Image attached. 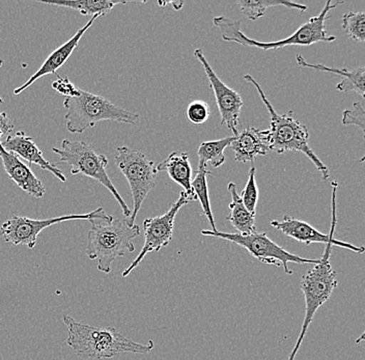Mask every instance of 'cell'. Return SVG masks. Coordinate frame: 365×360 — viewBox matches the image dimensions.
Instances as JSON below:
<instances>
[{"label":"cell","instance_id":"6da1fadb","mask_svg":"<svg viewBox=\"0 0 365 360\" xmlns=\"http://www.w3.org/2000/svg\"><path fill=\"white\" fill-rule=\"evenodd\" d=\"M63 321L67 326V345L81 359H113L124 353L148 354L154 349L153 341L136 343L113 327L82 324L68 314L63 316Z\"/></svg>","mask_w":365,"mask_h":360},{"label":"cell","instance_id":"7a4b0ae2","mask_svg":"<svg viewBox=\"0 0 365 360\" xmlns=\"http://www.w3.org/2000/svg\"><path fill=\"white\" fill-rule=\"evenodd\" d=\"M344 4L337 1L332 4L328 0L322 12L316 17L310 18L307 22L301 25L293 35L287 36L284 40L275 41V42H259L248 38L241 31V22L238 20L230 19L225 16H219L214 18L213 24L221 34L222 40L227 42H235L245 47H255L268 51V50L280 49L287 46H310L319 42L331 43L336 40V36H328L326 29V20L333 9L337 8Z\"/></svg>","mask_w":365,"mask_h":360},{"label":"cell","instance_id":"3957f363","mask_svg":"<svg viewBox=\"0 0 365 360\" xmlns=\"http://www.w3.org/2000/svg\"><path fill=\"white\" fill-rule=\"evenodd\" d=\"M244 79L257 88L262 103L270 113V128L262 131L270 152H276L277 154H284L287 151L303 153L318 168L323 180L326 181L329 179L330 173L327 166L319 160L316 153L309 147V133L307 126L294 118L293 111H289L287 115H279L264 95L261 86L251 75H245Z\"/></svg>","mask_w":365,"mask_h":360},{"label":"cell","instance_id":"277c9868","mask_svg":"<svg viewBox=\"0 0 365 360\" xmlns=\"http://www.w3.org/2000/svg\"><path fill=\"white\" fill-rule=\"evenodd\" d=\"M139 235L138 225H128L125 220L113 217L109 222H91L86 256L90 259H98V270L108 274L116 259L135 250L133 240Z\"/></svg>","mask_w":365,"mask_h":360},{"label":"cell","instance_id":"5b68a950","mask_svg":"<svg viewBox=\"0 0 365 360\" xmlns=\"http://www.w3.org/2000/svg\"><path fill=\"white\" fill-rule=\"evenodd\" d=\"M63 106L67 109L66 128L71 133H83L102 120L135 125L139 118L106 98L83 90H79L77 97L66 98Z\"/></svg>","mask_w":365,"mask_h":360},{"label":"cell","instance_id":"8992f818","mask_svg":"<svg viewBox=\"0 0 365 360\" xmlns=\"http://www.w3.org/2000/svg\"><path fill=\"white\" fill-rule=\"evenodd\" d=\"M332 246V243L326 245L325 252L319 263L307 271L301 279L300 288L305 300L304 320H303L300 334L287 360H295L297 353L299 352V349L301 348L307 336L308 328L314 321V314L322 305L328 302L333 291L339 284L336 272L333 270L330 264Z\"/></svg>","mask_w":365,"mask_h":360},{"label":"cell","instance_id":"52a82bcc","mask_svg":"<svg viewBox=\"0 0 365 360\" xmlns=\"http://www.w3.org/2000/svg\"><path fill=\"white\" fill-rule=\"evenodd\" d=\"M52 150L59 157V163L71 165V174L86 175L104 186L120 205L125 220L130 217L131 210L120 197L107 173L108 159L106 156L98 154L90 143L82 140H63L61 148Z\"/></svg>","mask_w":365,"mask_h":360},{"label":"cell","instance_id":"ba28073f","mask_svg":"<svg viewBox=\"0 0 365 360\" xmlns=\"http://www.w3.org/2000/svg\"><path fill=\"white\" fill-rule=\"evenodd\" d=\"M202 236L214 237V238L223 239L243 247L248 252L267 265L276 266L284 268L287 275L293 274V270L289 267V264H299V265H317L319 259H307L296 256L287 252L282 246L276 245L269 238L266 232H252L250 235H241L238 232H225L219 231H209L204 230Z\"/></svg>","mask_w":365,"mask_h":360},{"label":"cell","instance_id":"9c48e42d","mask_svg":"<svg viewBox=\"0 0 365 360\" xmlns=\"http://www.w3.org/2000/svg\"><path fill=\"white\" fill-rule=\"evenodd\" d=\"M114 161L118 170L125 175L131 189L133 211L125 221L128 225H134L145 197L156 187L158 174L157 165L148 160L143 153L128 147H118L116 149Z\"/></svg>","mask_w":365,"mask_h":360},{"label":"cell","instance_id":"30bf717a","mask_svg":"<svg viewBox=\"0 0 365 360\" xmlns=\"http://www.w3.org/2000/svg\"><path fill=\"white\" fill-rule=\"evenodd\" d=\"M113 217V216L108 215L102 207L93 210L90 213L70 214L48 220H31L21 216H14L1 225L0 234L6 243H11L16 246H26L29 250H34L38 235L52 225L72 220H88L91 223L95 221L109 222Z\"/></svg>","mask_w":365,"mask_h":360},{"label":"cell","instance_id":"8fae6325","mask_svg":"<svg viewBox=\"0 0 365 360\" xmlns=\"http://www.w3.org/2000/svg\"><path fill=\"white\" fill-rule=\"evenodd\" d=\"M193 200H196L195 195H190V193L182 191L177 202L171 205L170 208L165 214L157 216V217L148 218V220L143 221L145 245L141 248L138 256L132 262L131 265L123 272V277H127L134 269L138 267L139 264L143 262L148 254L158 252L160 250L170 245L171 239H173V227H175L177 214L179 213L182 207L186 206Z\"/></svg>","mask_w":365,"mask_h":360},{"label":"cell","instance_id":"7c38bea8","mask_svg":"<svg viewBox=\"0 0 365 360\" xmlns=\"http://www.w3.org/2000/svg\"><path fill=\"white\" fill-rule=\"evenodd\" d=\"M339 189V183L336 181L332 182V220H331L330 234L326 235L314 229L312 225L305 221L297 220L291 216L285 215L282 220H272L271 225L278 231L282 232L285 236L295 239L299 242L310 245L312 243H321V245H329L351 250L355 254H364L365 248L364 246H355L351 243L339 241L334 238L335 227H336V191Z\"/></svg>","mask_w":365,"mask_h":360},{"label":"cell","instance_id":"4fadbf2b","mask_svg":"<svg viewBox=\"0 0 365 360\" xmlns=\"http://www.w3.org/2000/svg\"><path fill=\"white\" fill-rule=\"evenodd\" d=\"M194 56L204 67L205 75L215 95L217 106L221 116L220 125L222 126L225 125L234 133V136L238 135L240 113L244 104L241 96L219 78L218 75L214 72L209 61L205 58L202 49H196L194 51Z\"/></svg>","mask_w":365,"mask_h":360},{"label":"cell","instance_id":"5bb4252c","mask_svg":"<svg viewBox=\"0 0 365 360\" xmlns=\"http://www.w3.org/2000/svg\"><path fill=\"white\" fill-rule=\"evenodd\" d=\"M0 143L6 151L13 153L19 158L21 157L29 164H36V165L40 166L42 170H48L61 183L67 182V178L63 175V173L57 168L56 164L50 163L49 161L46 160L42 151L38 149L33 138L26 135L25 132L19 131L9 134L6 140L0 141Z\"/></svg>","mask_w":365,"mask_h":360},{"label":"cell","instance_id":"9a60e30c","mask_svg":"<svg viewBox=\"0 0 365 360\" xmlns=\"http://www.w3.org/2000/svg\"><path fill=\"white\" fill-rule=\"evenodd\" d=\"M97 18L99 17H97V16L91 17L90 21L84 25L82 29H78V31H77V33L75 34V35L73 36L68 42H66L65 44L61 45V47L54 50V51L48 56L47 59H46L44 63L41 66L40 69L36 71L34 75H31V78H29V81L14 91V95H19V93L24 92L26 88L33 86L34 82L38 81V79L42 78V77L48 76V75L56 74L57 70L61 69V68L65 65L66 61L70 58V56H72L74 50L76 49L77 46H78L82 36H83L84 34H86V31L91 29V25L93 24V22L96 21Z\"/></svg>","mask_w":365,"mask_h":360},{"label":"cell","instance_id":"2e32d148","mask_svg":"<svg viewBox=\"0 0 365 360\" xmlns=\"http://www.w3.org/2000/svg\"><path fill=\"white\" fill-rule=\"evenodd\" d=\"M0 158H1L4 170L14 183L17 184L31 197H44L46 188L41 180L36 178L27 164L20 160L19 157L4 150L1 143H0Z\"/></svg>","mask_w":365,"mask_h":360},{"label":"cell","instance_id":"e0dca14e","mask_svg":"<svg viewBox=\"0 0 365 360\" xmlns=\"http://www.w3.org/2000/svg\"><path fill=\"white\" fill-rule=\"evenodd\" d=\"M230 147L235 152V160L241 163H252L257 156H266L270 153L262 130L255 127H247L234 136Z\"/></svg>","mask_w":365,"mask_h":360},{"label":"cell","instance_id":"ac0fdd59","mask_svg":"<svg viewBox=\"0 0 365 360\" xmlns=\"http://www.w3.org/2000/svg\"><path fill=\"white\" fill-rule=\"evenodd\" d=\"M296 61L300 67L319 71V72L329 73V74L334 75V76L341 77V83L336 86V90L339 92H355L364 98V67L357 68V69L352 71L334 69V68L327 67V66L321 65V63H308L301 54H297Z\"/></svg>","mask_w":365,"mask_h":360},{"label":"cell","instance_id":"d6986e66","mask_svg":"<svg viewBox=\"0 0 365 360\" xmlns=\"http://www.w3.org/2000/svg\"><path fill=\"white\" fill-rule=\"evenodd\" d=\"M158 172H166L171 180L184 189L185 192L195 195L192 190V168L187 153H171L157 165Z\"/></svg>","mask_w":365,"mask_h":360},{"label":"cell","instance_id":"ffe728a7","mask_svg":"<svg viewBox=\"0 0 365 360\" xmlns=\"http://www.w3.org/2000/svg\"><path fill=\"white\" fill-rule=\"evenodd\" d=\"M227 190L232 195V202L230 204V213L228 214L227 220L232 223L238 234L250 235L257 232L255 216L250 214V211L244 206L243 202L238 195L236 184L230 182L228 184Z\"/></svg>","mask_w":365,"mask_h":360},{"label":"cell","instance_id":"44dd1931","mask_svg":"<svg viewBox=\"0 0 365 360\" xmlns=\"http://www.w3.org/2000/svg\"><path fill=\"white\" fill-rule=\"evenodd\" d=\"M49 6H63L72 9L83 16H101L110 13L118 4H125L128 1H111V0H68V1H40Z\"/></svg>","mask_w":365,"mask_h":360},{"label":"cell","instance_id":"7402d4cb","mask_svg":"<svg viewBox=\"0 0 365 360\" xmlns=\"http://www.w3.org/2000/svg\"><path fill=\"white\" fill-rule=\"evenodd\" d=\"M240 11L246 18L255 21L266 14L267 9L274 6H285L287 9H295L301 13L307 12L308 6L297 2L287 1V0H238Z\"/></svg>","mask_w":365,"mask_h":360},{"label":"cell","instance_id":"603a6c76","mask_svg":"<svg viewBox=\"0 0 365 360\" xmlns=\"http://www.w3.org/2000/svg\"><path fill=\"white\" fill-rule=\"evenodd\" d=\"M232 140L234 136L200 143L197 150L198 165L207 166L210 163L213 168H220L225 163V150L230 147Z\"/></svg>","mask_w":365,"mask_h":360},{"label":"cell","instance_id":"cb8c5ba5","mask_svg":"<svg viewBox=\"0 0 365 360\" xmlns=\"http://www.w3.org/2000/svg\"><path fill=\"white\" fill-rule=\"evenodd\" d=\"M211 174L207 166L198 165L197 172L192 180V190L195 193L196 200H200L202 211L205 217L211 225L212 231H217L215 220H214L213 212L210 204L209 186H207V177Z\"/></svg>","mask_w":365,"mask_h":360},{"label":"cell","instance_id":"d4e9b609","mask_svg":"<svg viewBox=\"0 0 365 360\" xmlns=\"http://www.w3.org/2000/svg\"><path fill=\"white\" fill-rule=\"evenodd\" d=\"M342 29L346 36L354 41L364 43L365 41V14L364 12H349L344 14L341 21Z\"/></svg>","mask_w":365,"mask_h":360},{"label":"cell","instance_id":"484cf974","mask_svg":"<svg viewBox=\"0 0 365 360\" xmlns=\"http://www.w3.org/2000/svg\"><path fill=\"white\" fill-rule=\"evenodd\" d=\"M248 181L244 188L243 192L240 195L244 206L250 211V214L255 216L257 214V200H259V189H257V181H255V166L251 163Z\"/></svg>","mask_w":365,"mask_h":360},{"label":"cell","instance_id":"4316f807","mask_svg":"<svg viewBox=\"0 0 365 360\" xmlns=\"http://www.w3.org/2000/svg\"><path fill=\"white\" fill-rule=\"evenodd\" d=\"M341 123L344 126L359 127L362 133L365 132V111L364 105L360 102H354L352 109L344 110L342 113Z\"/></svg>","mask_w":365,"mask_h":360},{"label":"cell","instance_id":"83f0119b","mask_svg":"<svg viewBox=\"0 0 365 360\" xmlns=\"http://www.w3.org/2000/svg\"><path fill=\"white\" fill-rule=\"evenodd\" d=\"M211 115V109L207 102L195 100L189 104L187 109L188 120L194 125H202L207 122Z\"/></svg>","mask_w":365,"mask_h":360},{"label":"cell","instance_id":"f1b7e54d","mask_svg":"<svg viewBox=\"0 0 365 360\" xmlns=\"http://www.w3.org/2000/svg\"><path fill=\"white\" fill-rule=\"evenodd\" d=\"M52 88L57 93L65 96L66 98L77 97L79 90L70 81L68 77H61L57 75V81L52 83Z\"/></svg>","mask_w":365,"mask_h":360},{"label":"cell","instance_id":"f546056e","mask_svg":"<svg viewBox=\"0 0 365 360\" xmlns=\"http://www.w3.org/2000/svg\"><path fill=\"white\" fill-rule=\"evenodd\" d=\"M14 125L9 120L6 113H0V138L4 134L13 133Z\"/></svg>","mask_w":365,"mask_h":360},{"label":"cell","instance_id":"4dcf8cb0","mask_svg":"<svg viewBox=\"0 0 365 360\" xmlns=\"http://www.w3.org/2000/svg\"><path fill=\"white\" fill-rule=\"evenodd\" d=\"M168 4H171V6H173V9H175V11H180L182 8V6H184V2L182 1H168V2H159V6H168Z\"/></svg>","mask_w":365,"mask_h":360},{"label":"cell","instance_id":"1f68e13d","mask_svg":"<svg viewBox=\"0 0 365 360\" xmlns=\"http://www.w3.org/2000/svg\"><path fill=\"white\" fill-rule=\"evenodd\" d=\"M2 63H4V61H2V59H0V67H1ZM4 103V100H2V98L0 97V104Z\"/></svg>","mask_w":365,"mask_h":360}]
</instances>
